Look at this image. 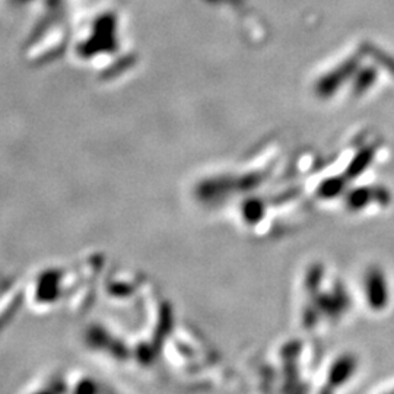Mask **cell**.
Returning a JSON list of instances; mask_svg holds the SVG:
<instances>
[{"instance_id":"1","label":"cell","mask_w":394,"mask_h":394,"mask_svg":"<svg viewBox=\"0 0 394 394\" xmlns=\"http://www.w3.org/2000/svg\"><path fill=\"white\" fill-rule=\"evenodd\" d=\"M383 282V279H381V276H371V280H369V283H371V286L369 288H372L371 291H369V302L372 304L374 307H381L383 304H384V295H386V292L384 291H380L381 290V286H380V283Z\"/></svg>"}]
</instances>
